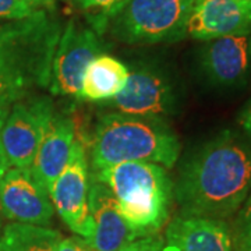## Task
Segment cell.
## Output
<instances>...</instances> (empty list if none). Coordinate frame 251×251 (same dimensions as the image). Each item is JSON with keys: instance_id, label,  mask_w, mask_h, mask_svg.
Listing matches in <instances>:
<instances>
[{"instance_id": "obj_2", "label": "cell", "mask_w": 251, "mask_h": 251, "mask_svg": "<svg viewBox=\"0 0 251 251\" xmlns=\"http://www.w3.org/2000/svg\"><path fill=\"white\" fill-rule=\"evenodd\" d=\"M180 148L177 135L163 119L109 112L95 126L91 162L95 171L125 162H151L171 169Z\"/></svg>"}, {"instance_id": "obj_29", "label": "cell", "mask_w": 251, "mask_h": 251, "mask_svg": "<svg viewBox=\"0 0 251 251\" xmlns=\"http://www.w3.org/2000/svg\"><path fill=\"white\" fill-rule=\"evenodd\" d=\"M243 1H251V0H243Z\"/></svg>"}, {"instance_id": "obj_22", "label": "cell", "mask_w": 251, "mask_h": 251, "mask_svg": "<svg viewBox=\"0 0 251 251\" xmlns=\"http://www.w3.org/2000/svg\"><path fill=\"white\" fill-rule=\"evenodd\" d=\"M119 251H163V237L159 234L140 237Z\"/></svg>"}, {"instance_id": "obj_11", "label": "cell", "mask_w": 251, "mask_h": 251, "mask_svg": "<svg viewBox=\"0 0 251 251\" xmlns=\"http://www.w3.org/2000/svg\"><path fill=\"white\" fill-rule=\"evenodd\" d=\"M246 34H251V1L196 0L188 18L187 35L206 42Z\"/></svg>"}, {"instance_id": "obj_24", "label": "cell", "mask_w": 251, "mask_h": 251, "mask_svg": "<svg viewBox=\"0 0 251 251\" xmlns=\"http://www.w3.org/2000/svg\"><path fill=\"white\" fill-rule=\"evenodd\" d=\"M239 125L244 130L246 135L251 138V102L242 110L239 116Z\"/></svg>"}, {"instance_id": "obj_26", "label": "cell", "mask_w": 251, "mask_h": 251, "mask_svg": "<svg viewBox=\"0 0 251 251\" xmlns=\"http://www.w3.org/2000/svg\"><path fill=\"white\" fill-rule=\"evenodd\" d=\"M27 1L38 10H46V11L56 10V0H27Z\"/></svg>"}, {"instance_id": "obj_28", "label": "cell", "mask_w": 251, "mask_h": 251, "mask_svg": "<svg viewBox=\"0 0 251 251\" xmlns=\"http://www.w3.org/2000/svg\"><path fill=\"white\" fill-rule=\"evenodd\" d=\"M0 234H1V222H0Z\"/></svg>"}, {"instance_id": "obj_30", "label": "cell", "mask_w": 251, "mask_h": 251, "mask_svg": "<svg viewBox=\"0 0 251 251\" xmlns=\"http://www.w3.org/2000/svg\"><path fill=\"white\" fill-rule=\"evenodd\" d=\"M249 251H251V249H250V250H249Z\"/></svg>"}, {"instance_id": "obj_20", "label": "cell", "mask_w": 251, "mask_h": 251, "mask_svg": "<svg viewBox=\"0 0 251 251\" xmlns=\"http://www.w3.org/2000/svg\"><path fill=\"white\" fill-rule=\"evenodd\" d=\"M232 229L233 251H249L251 249V191L236 212Z\"/></svg>"}, {"instance_id": "obj_15", "label": "cell", "mask_w": 251, "mask_h": 251, "mask_svg": "<svg viewBox=\"0 0 251 251\" xmlns=\"http://www.w3.org/2000/svg\"><path fill=\"white\" fill-rule=\"evenodd\" d=\"M75 140V125L72 117L54 110L31 166L32 175L48 191L70 159Z\"/></svg>"}, {"instance_id": "obj_10", "label": "cell", "mask_w": 251, "mask_h": 251, "mask_svg": "<svg viewBox=\"0 0 251 251\" xmlns=\"http://www.w3.org/2000/svg\"><path fill=\"white\" fill-rule=\"evenodd\" d=\"M0 211L14 224L48 227L54 215L49 191L31 169L10 166L0 175Z\"/></svg>"}, {"instance_id": "obj_16", "label": "cell", "mask_w": 251, "mask_h": 251, "mask_svg": "<svg viewBox=\"0 0 251 251\" xmlns=\"http://www.w3.org/2000/svg\"><path fill=\"white\" fill-rule=\"evenodd\" d=\"M130 67L108 53L98 54L87 66L77 98L105 103L113 99L127 84Z\"/></svg>"}, {"instance_id": "obj_6", "label": "cell", "mask_w": 251, "mask_h": 251, "mask_svg": "<svg viewBox=\"0 0 251 251\" xmlns=\"http://www.w3.org/2000/svg\"><path fill=\"white\" fill-rule=\"evenodd\" d=\"M90 163L81 141L75 140L70 159L49 188L54 211L63 224L75 236L88 240L92 234V219L88 206Z\"/></svg>"}, {"instance_id": "obj_1", "label": "cell", "mask_w": 251, "mask_h": 251, "mask_svg": "<svg viewBox=\"0 0 251 251\" xmlns=\"http://www.w3.org/2000/svg\"><path fill=\"white\" fill-rule=\"evenodd\" d=\"M251 191V138L224 130L183 162L173 186L180 215L233 216Z\"/></svg>"}, {"instance_id": "obj_18", "label": "cell", "mask_w": 251, "mask_h": 251, "mask_svg": "<svg viewBox=\"0 0 251 251\" xmlns=\"http://www.w3.org/2000/svg\"><path fill=\"white\" fill-rule=\"evenodd\" d=\"M38 87L35 81L21 74L0 72V105L13 106L16 102L25 98L28 91Z\"/></svg>"}, {"instance_id": "obj_12", "label": "cell", "mask_w": 251, "mask_h": 251, "mask_svg": "<svg viewBox=\"0 0 251 251\" xmlns=\"http://www.w3.org/2000/svg\"><path fill=\"white\" fill-rule=\"evenodd\" d=\"M162 237L163 251H233L232 229L224 219L179 214Z\"/></svg>"}, {"instance_id": "obj_21", "label": "cell", "mask_w": 251, "mask_h": 251, "mask_svg": "<svg viewBox=\"0 0 251 251\" xmlns=\"http://www.w3.org/2000/svg\"><path fill=\"white\" fill-rule=\"evenodd\" d=\"M35 9L27 0H0V18L4 20H24L35 14Z\"/></svg>"}, {"instance_id": "obj_25", "label": "cell", "mask_w": 251, "mask_h": 251, "mask_svg": "<svg viewBox=\"0 0 251 251\" xmlns=\"http://www.w3.org/2000/svg\"><path fill=\"white\" fill-rule=\"evenodd\" d=\"M10 108L7 105H0V131H1V127L3 123L6 120V117L9 115ZM7 169V165H6V159H4V155H3V150H1V143H0V175Z\"/></svg>"}, {"instance_id": "obj_5", "label": "cell", "mask_w": 251, "mask_h": 251, "mask_svg": "<svg viewBox=\"0 0 251 251\" xmlns=\"http://www.w3.org/2000/svg\"><path fill=\"white\" fill-rule=\"evenodd\" d=\"M194 3L196 0H126L109 18L108 25L119 41L130 45L177 42L187 35Z\"/></svg>"}, {"instance_id": "obj_7", "label": "cell", "mask_w": 251, "mask_h": 251, "mask_svg": "<svg viewBox=\"0 0 251 251\" xmlns=\"http://www.w3.org/2000/svg\"><path fill=\"white\" fill-rule=\"evenodd\" d=\"M100 53H103V45L98 32L77 20H70L63 28L54 50L49 91L53 95L77 98L87 66Z\"/></svg>"}, {"instance_id": "obj_19", "label": "cell", "mask_w": 251, "mask_h": 251, "mask_svg": "<svg viewBox=\"0 0 251 251\" xmlns=\"http://www.w3.org/2000/svg\"><path fill=\"white\" fill-rule=\"evenodd\" d=\"M126 0H75L78 7L84 11L92 13L91 27L98 34L108 25L109 18L122 7Z\"/></svg>"}, {"instance_id": "obj_13", "label": "cell", "mask_w": 251, "mask_h": 251, "mask_svg": "<svg viewBox=\"0 0 251 251\" xmlns=\"http://www.w3.org/2000/svg\"><path fill=\"white\" fill-rule=\"evenodd\" d=\"M250 36L230 35L206 41L198 57L206 80L219 87H233L246 80L250 69Z\"/></svg>"}, {"instance_id": "obj_14", "label": "cell", "mask_w": 251, "mask_h": 251, "mask_svg": "<svg viewBox=\"0 0 251 251\" xmlns=\"http://www.w3.org/2000/svg\"><path fill=\"white\" fill-rule=\"evenodd\" d=\"M88 206L92 234L87 240L95 251H119L138 236L120 215L112 191L98 180H91Z\"/></svg>"}, {"instance_id": "obj_17", "label": "cell", "mask_w": 251, "mask_h": 251, "mask_svg": "<svg viewBox=\"0 0 251 251\" xmlns=\"http://www.w3.org/2000/svg\"><path fill=\"white\" fill-rule=\"evenodd\" d=\"M62 234L54 229L9 224L0 234V251H57Z\"/></svg>"}, {"instance_id": "obj_3", "label": "cell", "mask_w": 251, "mask_h": 251, "mask_svg": "<svg viewBox=\"0 0 251 251\" xmlns=\"http://www.w3.org/2000/svg\"><path fill=\"white\" fill-rule=\"evenodd\" d=\"M116 200L120 215L140 237L159 234L169 222L173 180L168 169L151 162H125L95 171Z\"/></svg>"}, {"instance_id": "obj_9", "label": "cell", "mask_w": 251, "mask_h": 251, "mask_svg": "<svg viewBox=\"0 0 251 251\" xmlns=\"http://www.w3.org/2000/svg\"><path fill=\"white\" fill-rule=\"evenodd\" d=\"M179 99L171 78L152 66L130 69L127 84L113 99L102 103L120 113L163 119L177 110Z\"/></svg>"}, {"instance_id": "obj_4", "label": "cell", "mask_w": 251, "mask_h": 251, "mask_svg": "<svg viewBox=\"0 0 251 251\" xmlns=\"http://www.w3.org/2000/svg\"><path fill=\"white\" fill-rule=\"evenodd\" d=\"M49 13L38 10L31 17L0 24V72L29 77L42 88L49 85L63 31L60 21Z\"/></svg>"}, {"instance_id": "obj_27", "label": "cell", "mask_w": 251, "mask_h": 251, "mask_svg": "<svg viewBox=\"0 0 251 251\" xmlns=\"http://www.w3.org/2000/svg\"><path fill=\"white\" fill-rule=\"evenodd\" d=\"M249 52H250V66H251V36H250V46H249Z\"/></svg>"}, {"instance_id": "obj_8", "label": "cell", "mask_w": 251, "mask_h": 251, "mask_svg": "<svg viewBox=\"0 0 251 251\" xmlns=\"http://www.w3.org/2000/svg\"><path fill=\"white\" fill-rule=\"evenodd\" d=\"M54 112L49 98L18 100L0 131V143L7 168L31 169L45 127Z\"/></svg>"}, {"instance_id": "obj_23", "label": "cell", "mask_w": 251, "mask_h": 251, "mask_svg": "<svg viewBox=\"0 0 251 251\" xmlns=\"http://www.w3.org/2000/svg\"><path fill=\"white\" fill-rule=\"evenodd\" d=\"M57 251H95L90 243L80 236L62 237L57 244Z\"/></svg>"}]
</instances>
